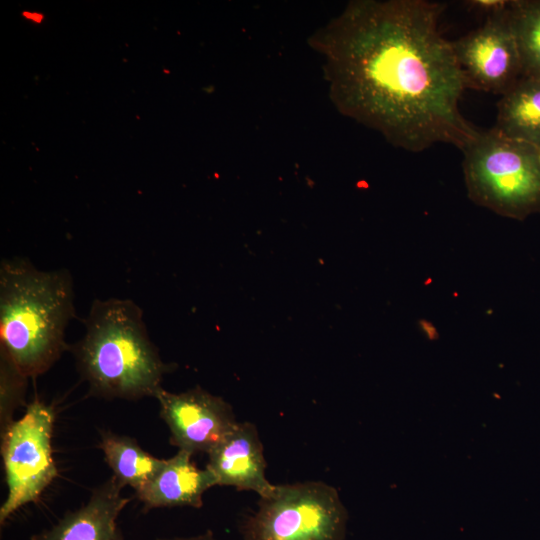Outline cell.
<instances>
[{
	"mask_svg": "<svg viewBox=\"0 0 540 540\" xmlns=\"http://www.w3.org/2000/svg\"><path fill=\"white\" fill-rule=\"evenodd\" d=\"M76 317L68 269L40 270L23 257L0 264V352L28 378L47 372L69 350Z\"/></svg>",
	"mask_w": 540,
	"mask_h": 540,
	"instance_id": "cell-2",
	"label": "cell"
},
{
	"mask_svg": "<svg viewBox=\"0 0 540 540\" xmlns=\"http://www.w3.org/2000/svg\"><path fill=\"white\" fill-rule=\"evenodd\" d=\"M192 456L188 451L178 450L173 457L165 459L161 469L144 487L135 492L144 512L163 507H202L203 494L217 484L213 474L207 468H198Z\"/></svg>",
	"mask_w": 540,
	"mask_h": 540,
	"instance_id": "cell-11",
	"label": "cell"
},
{
	"mask_svg": "<svg viewBox=\"0 0 540 540\" xmlns=\"http://www.w3.org/2000/svg\"><path fill=\"white\" fill-rule=\"evenodd\" d=\"M445 8L428 0H355L310 39L336 108L406 151L439 143L462 150L479 132L460 111L467 85L439 29Z\"/></svg>",
	"mask_w": 540,
	"mask_h": 540,
	"instance_id": "cell-1",
	"label": "cell"
},
{
	"mask_svg": "<svg viewBox=\"0 0 540 540\" xmlns=\"http://www.w3.org/2000/svg\"><path fill=\"white\" fill-rule=\"evenodd\" d=\"M512 1L506 0H470L465 4L470 10L489 16L506 11L510 8Z\"/></svg>",
	"mask_w": 540,
	"mask_h": 540,
	"instance_id": "cell-16",
	"label": "cell"
},
{
	"mask_svg": "<svg viewBox=\"0 0 540 540\" xmlns=\"http://www.w3.org/2000/svg\"><path fill=\"white\" fill-rule=\"evenodd\" d=\"M83 324V337L69 350L90 395L108 400L155 397L174 366L161 359L142 309L130 299H95Z\"/></svg>",
	"mask_w": 540,
	"mask_h": 540,
	"instance_id": "cell-3",
	"label": "cell"
},
{
	"mask_svg": "<svg viewBox=\"0 0 540 540\" xmlns=\"http://www.w3.org/2000/svg\"><path fill=\"white\" fill-rule=\"evenodd\" d=\"M492 128L540 149V77L523 76L501 96Z\"/></svg>",
	"mask_w": 540,
	"mask_h": 540,
	"instance_id": "cell-12",
	"label": "cell"
},
{
	"mask_svg": "<svg viewBox=\"0 0 540 540\" xmlns=\"http://www.w3.org/2000/svg\"><path fill=\"white\" fill-rule=\"evenodd\" d=\"M348 512L322 481L276 485L240 525L243 540H344Z\"/></svg>",
	"mask_w": 540,
	"mask_h": 540,
	"instance_id": "cell-5",
	"label": "cell"
},
{
	"mask_svg": "<svg viewBox=\"0 0 540 540\" xmlns=\"http://www.w3.org/2000/svg\"><path fill=\"white\" fill-rule=\"evenodd\" d=\"M509 10L486 16L482 25L452 42L467 88L502 96L523 77Z\"/></svg>",
	"mask_w": 540,
	"mask_h": 540,
	"instance_id": "cell-7",
	"label": "cell"
},
{
	"mask_svg": "<svg viewBox=\"0 0 540 540\" xmlns=\"http://www.w3.org/2000/svg\"><path fill=\"white\" fill-rule=\"evenodd\" d=\"M28 377L0 352V426L1 433L14 421L12 416L23 404Z\"/></svg>",
	"mask_w": 540,
	"mask_h": 540,
	"instance_id": "cell-15",
	"label": "cell"
},
{
	"mask_svg": "<svg viewBox=\"0 0 540 540\" xmlns=\"http://www.w3.org/2000/svg\"><path fill=\"white\" fill-rule=\"evenodd\" d=\"M157 540H217L213 533L208 531L203 534L188 537L159 538Z\"/></svg>",
	"mask_w": 540,
	"mask_h": 540,
	"instance_id": "cell-17",
	"label": "cell"
},
{
	"mask_svg": "<svg viewBox=\"0 0 540 540\" xmlns=\"http://www.w3.org/2000/svg\"><path fill=\"white\" fill-rule=\"evenodd\" d=\"M99 448L113 472L112 476L135 492L157 474L165 461L143 450L134 438L111 431L100 432Z\"/></svg>",
	"mask_w": 540,
	"mask_h": 540,
	"instance_id": "cell-13",
	"label": "cell"
},
{
	"mask_svg": "<svg viewBox=\"0 0 540 540\" xmlns=\"http://www.w3.org/2000/svg\"><path fill=\"white\" fill-rule=\"evenodd\" d=\"M123 487L111 476L93 490L85 504L66 512L31 540H125L117 519L131 498L122 495Z\"/></svg>",
	"mask_w": 540,
	"mask_h": 540,
	"instance_id": "cell-10",
	"label": "cell"
},
{
	"mask_svg": "<svg viewBox=\"0 0 540 540\" xmlns=\"http://www.w3.org/2000/svg\"><path fill=\"white\" fill-rule=\"evenodd\" d=\"M266 466L256 426L250 422H237L208 454L206 468L213 474L217 485L250 490L266 497L276 487L265 476Z\"/></svg>",
	"mask_w": 540,
	"mask_h": 540,
	"instance_id": "cell-9",
	"label": "cell"
},
{
	"mask_svg": "<svg viewBox=\"0 0 540 540\" xmlns=\"http://www.w3.org/2000/svg\"><path fill=\"white\" fill-rule=\"evenodd\" d=\"M55 414L38 398L24 415L1 433L7 496L0 508V524L24 505L38 500L58 475L52 453Z\"/></svg>",
	"mask_w": 540,
	"mask_h": 540,
	"instance_id": "cell-6",
	"label": "cell"
},
{
	"mask_svg": "<svg viewBox=\"0 0 540 540\" xmlns=\"http://www.w3.org/2000/svg\"><path fill=\"white\" fill-rule=\"evenodd\" d=\"M155 398L169 428L170 443L193 455H208L237 423L228 402L199 386L181 393L161 388Z\"/></svg>",
	"mask_w": 540,
	"mask_h": 540,
	"instance_id": "cell-8",
	"label": "cell"
},
{
	"mask_svg": "<svg viewBox=\"0 0 540 540\" xmlns=\"http://www.w3.org/2000/svg\"><path fill=\"white\" fill-rule=\"evenodd\" d=\"M509 14L523 76L540 77V1H512Z\"/></svg>",
	"mask_w": 540,
	"mask_h": 540,
	"instance_id": "cell-14",
	"label": "cell"
},
{
	"mask_svg": "<svg viewBox=\"0 0 540 540\" xmlns=\"http://www.w3.org/2000/svg\"><path fill=\"white\" fill-rule=\"evenodd\" d=\"M468 197L508 218L540 211V149L493 128L462 149Z\"/></svg>",
	"mask_w": 540,
	"mask_h": 540,
	"instance_id": "cell-4",
	"label": "cell"
}]
</instances>
